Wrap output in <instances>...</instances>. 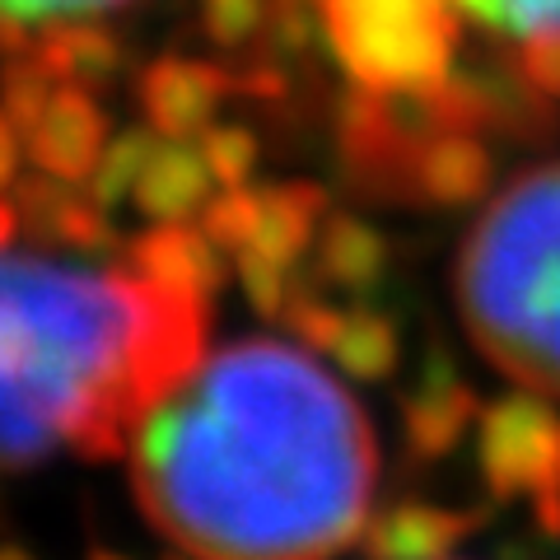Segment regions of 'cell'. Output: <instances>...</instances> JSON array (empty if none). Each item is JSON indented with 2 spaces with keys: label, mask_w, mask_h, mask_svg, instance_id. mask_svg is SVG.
<instances>
[{
  "label": "cell",
  "mask_w": 560,
  "mask_h": 560,
  "mask_svg": "<svg viewBox=\"0 0 560 560\" xmlns=\"http://www.w3.org/2000/svg\"><path fill=\"white\" fill-rule=\"evenodd\" d=\"M374 477L360 401L276 337L206 355L131 434L136 504L191 560H331Z\"/></svg>",
  "instance_id": "1"
},
{
  "label": "cell",
  "mask_w": 560,
  "mask_h": 560,
  "mask_svg": "<svg viewBox=\"0 0 560 560\" xmlns=\"http://www.w3.org/2000/svg\"><path fill=\"white\" fill-rule=\"evenodd\" d=\"M210 300L131 267L0 253V467L117 458L206 360Z\"/></svg>",
  "instance_id": "2"
},
{
  "label": "cell",
  "mask_w": 560,
  "mask_h": 560,
  "mask_svg": "<svg viewBox=\"0 0 560 560\" xmlns=\"http://www.w3.org/2000/svg\"><path fill=\"white\" fill-rule=\"evenodd\" d=\"M467 337L504 378L560 397V160L486 201L453 267Z\"/></svg>",
  "instance_id": "3"
},
{
  "label": "cell",
  "mask_w": 560,
  "mask_h": 560,
  "mask_svg": "<svg viewBox=\"0 0 560 560\" xmlns=\"http://www.w3.org/2000/svg\"><path fill=\"white\" fill-rule=\"evenodd\" d=\"M327 43L364 94L420 98L453 80V0H318Z\"/></svg>",
  "instance_id": "4"
},
{
  "label": "cell",
  "mask_w": 560,
  "mask_h": 560,
  "mask_svg": "<svg viewBox=\"0 0 560 560\" xmlns=\"http://www.w3.org/2000/svg\"><path fill=\"white\" fill-rule=\"evenodd\" d=\"M481 471L495 495H523L541 528H560V416L528 397H504L481 416Z\"/></svg>",
  "instance_id": "5"
},
{
  "label": "cell",
  "mask_w": 560,
  "mask_h": 560,
  "mask_svg": "<svg viewBox=\"0 0 560 560\" xmlns=\"http://www.w3.org/2000/svg\"><path fill=\"white\" fill-rule=\"evenodd\" d=\"M14 206H20L24 234L43 248H66L80 257H108L117 248L108 210L90 191H75L66 178H51V173L20 178L14 183Z\"/></svg>",
  "instance_id": "6"
},
{
  "label": "cell",
  "mask_w": 560,
  "mask_h": 560,
  "mask_svg": "<svg viewBox=\"0 0 560 560\" xmlns=\"http://www.w3.org/2000/svg\"><path fill=\"white\" fill-rule=\"evenodd\" d=\"M234 75L210 61L191 57H160L140 70L136 80V103L145 121L168 140H187L210 127V113L234 90Z\"/></svg>",
  "instance_id": "7"
},
{
  "label": "cell",
  "mask_w": 560,
  "mask_h": 560,
  "mask_svg": "<svg viewBox=\"0 0 560 560\" xmlns=\"http://www.w3.org/2000/svg\"><path fill=\"white\" fill-rule=\"evenodd\" d=\"M24 150L51 178H66V183L90 178L103 160V150H108V117H103L94 90L57 84L43 117L33 121V131L24 136Z\"/></svg>",
  "instance_id": "8"
},
{
  "label": "cell",
  "mask_w": 560,
  "mask_h": 560,
  "mask_svg": "<svg viewBox=\"0 0 560 560\" xmlns=\"http://www.w3.org/2000/svg\"><path fill=\"white\" fill-rule=\"evenodd\" d=\"M121 267H131L136 276L154 280V285H164V290L197 294V300H210V294L224 285V276H230L224 271V257H220V243L206 230H191L187 220L154 224V230L136 234L127 243Z\"/></svg>",
  "instance_id": "9"
},
{
  "label": "cell",
  "mask_w": 560,
  "mask_h": 560,
  "mask_svg": "<svg viewBox=\"0 0 560 560\" xmlns=\"http://www.w3.org/2000/svg\"><path fill=\"white\" fill-rule=\"evenodd\" d=\"M33 57L57 84H80V90H113L121 75L127 51L98 20H61L33 33Z\"/></svg>",
  "instance_id": "10"
},
{
  "label": "cell",
  "mask_w": 560,
  "mask_h": 560,
  "mask_svg": "<svg viewBox=\"0 0 560 560\" xmlns=\"http://www.w3.org/2000/svg\"><path fill=\"white\" fill-rule=\"evenodd\" d=\"M210 164L201 145H187V140H160L150 154L145 173L131 191V201L140 215H150L154 224H173V220H187L191 210H201L210 197Z\"/></svg>",
  "instance_id": "11"
},
{
  "label": "cell",
  "mask_w": 560,
  "mask_h": 560,
  "mask_svg": "<svg viewBox=\"0 0 560 560\" xmlns=\"http://www.w3.org/2000/svg\"><path fill=\"white\" fill-rule=\"evenodd\" d=\"M323 215V191L308 183H280V187H261L257 191V230L253 243L238 257H261L271 267L294 271V261L304 257L313 243Z\"/></svg>",
  "instance_id": "12"
},
{
  "label": "cell",
  "mask_w": 560,
  "mask_h": 560,
  "mask_svg": "<svg viewBox=\"0 0 560 560\" xmlns=\"http://www.w3.org/2000/svg\"><path fill=\"white\" fill-rule=\"evenodd\" d=\"M471 528V514H448L434 504H401L370 528L374 560H448L453 541Z\"/></svg>",
  "instance_id": "13"
},
{
  "label": "cell",
  "mask_w": 560,
  "mask_h": 560,
  "mask_svg": "<svg viewBox=\"0 0 560 560\" xmlns=\"http://www.w3.org/2000/svg\"><path fill=\"white\" fill-rule=\"evenodd\" d=\"M471 416H477V397L453 374H434L425 388L407 401V440L416 453L434 458V453H448L463 440Z\"/></svg>",
  "instance_id": "14"
},
{
  "label": "cell",
  "mask_w": 560,
  "mask_h": 560,
  "mask_svg": "<svg viewBox=\"0 0 560 560\" xmlns=\"http://www.w3.org/2000/svg\"><path fill=\"white\" fill-rule=\"evenodd\" d=\"M318 271L327 285L341 290H364L374 285L383 271V243L374 230L355 220H327L318 234Z\"/></svg>",
  "instance_id": "15"
},
{
  "label": "cell",
  "mask_w": 560,
  "mask_h": 560,
  "mask_svg": "<svg viewBox=\"0 0 560 560\" xmlns=\"http://www.w3.org/2000/svg\"><path fill=\"white\" fill-rule=\"evenodd\" d=\"M458 14L510 43H556L560 38V0H453Z\"/></svg>",
  "instance_id": "16"
},
{
  "label": "cell",
  "mask_w": 560,
  "mask_h": 560,
  "mask_svg": "<svg viewBox=\"0 0 560 560\" xmlns=\"http://www.w3.org/2000/svg\"><path fill=\"white\" fill-rule=\"evenodd\" d=\"M327 350L341 360V370L383 378L397 364V331L374 313H341L337 337L327 341Z\"/></svg>",
  "instance_id": "17"
},
{
  "label": "cell",
  "mask_w": 560,
  "mask_h": 560,
  "mask_svg": "<svg viewBox=\"0 0 560 560\" xmlns=\"http://www.w3.org/2000/svg\"><path fill=\"white\" fill-rule=\"evenodd\" d=\"M154 145H160V140H154L150 131H140V127H131V131H121V136L108 140L98 168L90 173V197L108 210V215L136 191V183H140V173H145Z\"/></svg>",
  "instance_id": "18"
},
{
  "label": "cell",
  "mask_w": 560,
  "mask_h": 560,
  "mask_svg": "<svg viewBox=\"0 0 560 560\" xmlns=\"http://www.w3.org/2000/svg\"><path fill=\"white\" fill-rule=\"evenodd\" d=\"M51 90H57V80L43 70V61L28 51H14V57H0V108L5 117L20 127V136L33 131V121L43 117Z\"/></svg>",
  "instance_id": "19"
},
{
  "label": "cell",
  "mask_w": 560,
  "mask_h": 560,
  "mask_svg": "<svg viewBox=\"0 0 560 560\" xmlns=\"http://www.w3.org/2000/svg\"><path fill=\"white\" fill-rule=\"evenodd\" d=\"M201 154H206L210 173H215V183L243 187L257 168V136L248 127H206Z\"/></svg>",
  "instance_id": "20"
},
{
  "label": "cell",
  "mask_w": 560,
  "mask_h": 560,
  "mask_svg": "<svg viewBox=\"0 0 560 560\" xmlns=\"http://www.w3.org/2000/svg\"><path fill=\"white\" fill-rule=\"evenodd\" d=\"M121 5H131V0H0V14H10L28 28H43L61 20H98V14Z\"/></svg>",
  "instance_id": "21"
},
{
  "label": "cell",
  "mask_w": 560,
  "mask_h": 560,
  "mask_svg": "<svg viewBox=\"0 0 560 560\" xmlns=\"http://www.w3.org/2000/svg\"><path fill=\"white\" fill-rule=\"evenodd\" d=\"M518 70L533 90L560 98V38L556 43H528L523 57H518Z\"/></svg>",
  "instance_id": "22"
},
{
  "label": "cell",
  "mask_w": 560,
  "mask_h": 560,
  "mask_svg": "<svg viewBox=\"0 0 560 560\" xmlns=\"http://www.w3.org/2000/svg\"><path fill=\"white\" fill-rule=\"evenodd\" d=\"M20 140H24L20 127H14V121L5 117V108H0V191L20 183V154H24Z\"/></svg>",
  "instance_id": "23"
},
{
  "label": "cell",
  "mask_w": 560,
  "mask_h": 560,
  "mask_svg": "<svg viewBox=\"0 0 560 560\" xmlns=\"http://www.w3.org/2000/svg\"><path fill=\"white\" fill-rule=\"evenodd\" d=\"M24 234V220H20V206H14V197L5 201V197H0V253H5L10 248V243L14 238H20Z\"/></svg>",
  "instance_id": "24"
},
{
  "label": "cell",
  "mask_w": 560,
  "mask_h": 560,
  "mask_svg": "<svg viewBox=\"0 0 560 560\" xmlns=\"http://www.w3.org/2000/svg\"><path fill=\"white\" fill-rule=\"evenodd\" d=\"M0 560H33L24 547H14V541H5V547H0Z\"/></svg>",
  "instance_id": "25"
},
{
  "label": "cell",
  "mask_w": 560,
  "mask_h": 560,
  "mask_svg": "<svg viewBox=\"0 0 560 560\" xmlns=\"http://www.w3.org/2000/svg\"><path fill=\"white\" fill-rule=\"evenodd\" d=\"M90 560H127V556H117V551H90Z\"/></svg>",
  "instance_id": "26"
}]
</instances>
